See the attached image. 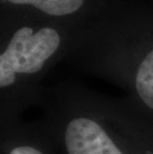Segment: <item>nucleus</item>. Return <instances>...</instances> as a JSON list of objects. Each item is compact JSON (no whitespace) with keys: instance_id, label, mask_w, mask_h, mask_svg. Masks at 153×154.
<instances>
[{"instance_id":"obj_1","label":"nucleus","mask_w":153,"mask_h":154,"mask_svg":"<svg viewBox=\"0 0 153 154\" xmlns=\"http://www.w3.org/2000/svg\"><path fill=\"white\" fill-rule=\"evenodd\" d=\"M39 124L58 154H153V119L129 101L82 88H42Z\"/></svg>"},{"instance_id":"obj_2","label":"nucleus","mask_w":153,"mask_h":154,"mask_svg":"<svg viewBox=\"0 0 153 154\" xmlns=\"http://www.w3.org/2000/svg\"><path fill=\"white\" fill-rule=\"evenodd\" d=\"M61 44L59 31L49 26H22L12 34L0 55V119L21 116L36 106L42 90L37 78Z\"/></svg>"},{"instance_id":"obj_3","label":"nucleus","mask_w":153,"mask_h":154,"mask_svg":"<svg viewBox=\"0 0 153 154\" xmlns=\"http://www.w3.org/2000/svg\"><path fill=\"white\" fill-rule=\"evenodd\" d=\"M1 154H58L39 122L21 116L0 119Z\"/></svg>"},{"instance_id":"obj_4","label":"nucleus","mask_w":153,"mask_h":154,"mask_svg":"<svg viewBox=\"0 0 153 154\" xmlns=\"http://www.w3.org/2000/svg\"><path fill=\"white\" fill-rule=\"evenodd\" d=\"M118 83L126 94L125 99L153 119V48L138 61L134 70Z\"/></svg>"},{"instance_id":"obj_5","label":"nucleus","mask_w":153,"mask_h":154,"mask_svg":"<svg viewBox=\"0 0 153 154\" xmlns=\"http://www.w3.org/2000/svg\"><path fill=\"white\" fill-rule=\"evenodd\" d=\"M13 4H31L51 16H66L76 12L84 0H7Z\"/></svg>"}]
</instances>
